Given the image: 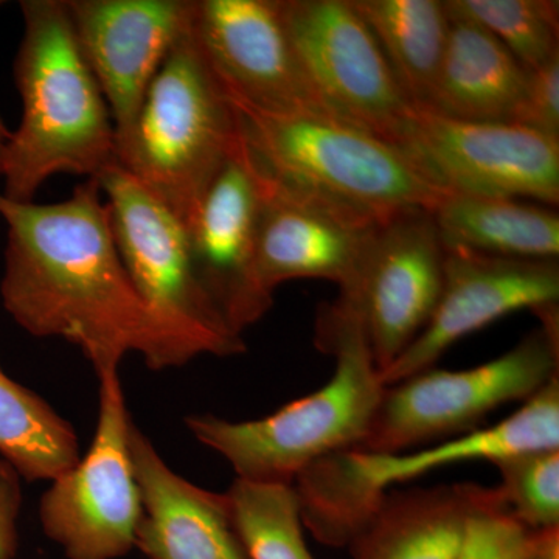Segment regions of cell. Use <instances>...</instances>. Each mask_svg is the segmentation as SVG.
<instances>
[{
  "label": "cell",
  "mask_w": 559,
  "mask_h": 559,
  "mask_svg": "<svg viewBox=\"0 0 559 559\" xmlns=\"http://www.w3.org/2000/svg\"><path fill=\"white\" fill-rule=\"evenodd\" d=\"M495 492L455 484L385 495L349 543L353 559H457L471 516Z\"/></svg>",
  "instance_id": "cell-19"
},
{
  "label": "cell",
  "mask_w": 559,
  "mask_h": 559,
  "mask_svg": "<svg viewBox=\"0 0 559 559\" xmlns=\"http://www.w3.org/2000/svg\"><path fill=\"white\" fill-rule=\"evenodd\" d=\"M238 142L237 114L190 28L151 81L117 164L186 224Z\"/></svg>",
  "instance_id": "cell-5"
},
{
  "label": "cell",
  "mask_w": 559,
  "mask_h": 559,
  "mask_svg": "<svg viewBox=\"0 0 559 559\" xmlns=\"http://www.w3.org/2000/svg\"><path fill=\"white\" fill-rule=\"evenodd\" d=\"M130 452L142 506L135 549L148 559H248L226 492L175 473L134 423Z\"/></svg>",
  "instance_id": "cell-18"
},
{
  "label": "cell",
  "mask_w": 559,
  "mask_h": 559,
  "mask_svg": "<svg viewBox=\"0 0 559 559\" xmlns=\"http://www.w3.org/2000/svg\"><path fill=\"white\" fill-rule=\"evenodd\" d=\"M392 145L444 191L558 205L559 139L522 124L414 108Z\"/></svg>",
  "instance_id": "cell-10"
},
{
  "label": "cell",
  "mask_w": 559,
  "mask_h": 559,
  "mask_svg": "<svg viewBox=\"0 0 559 559\" xmlns=\"http://www.w3.org/2000/svg\"><path fill=\"white\" fill-rule=\"evenodd\" d=\"M539 450H559L558 374L521 409L491 428L471 430L400 454L336 452L305 469L293 487L304 527L325 546L348 547L392 485L455 463H496Z\"/></svg>",
  "instance_id": "cell-6"
},
{
  "label": "cell",
  "mask_w": 559,
  "mask_h": 559,
  "mask_svg": "<svg viewBox=\"0 0 559 559\" xmlns=\"http://www.w3.org/2000/svg\"><path fill=\"white\" fill-rule=\"evenodd\" d=\"M227 98L250 157L278 182L380 223L432 212L448 193L399 146L330 114L271 112Z\"/></svg>",
  "instance_id": "cell-4"
},
{
  "label": "cell",
  "mask_w": 559,
  "mask_h": 559,
  "mask_svg": "<svg viewBox=\"0 0 559 559\" xmlns=\"http://www.w3.org/2000/svg\"><path fill=\"white\" fill-rule=\"evenodd\" d=\"M557 260H520L444 249L443 286L417 340L380 373L384 388L432 369L460 340L503 316L558 305Z\"/></svg>",
  "instance_id": "cell-13"
},
{
  "label": "cell",
  "mask_w": 559,
  "mask_h": 559,
  "mask_svg": "<svg viewBox=\"0 0 559 559\" xmlns=\"http://www.w3.org/2000/svg\"><path fill=\"white\" fill-rule=\"evenodd\" d=\"M430 213L444 249L503 259H558L559 216L554 210L514 198L448 191Z\"/></svg>",
  "instance_id": "cell-21"
},
{
  "label": "cell",
  "mask_w": 559,
  "mask_h": 559,
  "mask_svg": "<svg viewBox=\"0 0 559 559\" xmlns=\"http://www.w3.org/2000/svg\"><path fill=\"white\" fill-rule=\"evenodd\" d=\"M226 495L248 559H314L293 485L237 479Z\"/></svg>",
  "instance_id": "cell-24"
},
{
  "label": "cell",
  "mask_w": 559,
  "mask_h": 559,
  "mask_svg": "<svg viewBox=\"0 0 559 559\" xmlns=\"http://www.w3.org/2000/svg\"><path fill=\"white\" fill-rule=\"evenodd\" d=\"M261 176L240 142L210 183L186 226L194 266L235 333L259 322L274 301L255 280Z\"/></svg>",
  "instance_id": "cell-16"
},
{
  "label": "cell",
  "mask_w": 559,
  "mask_h": 559,
  "mask_svg": "<svg viewBox=\"0 0 559 559\" xmlns=\"http://www.w3.org/2000/svg\"><path fill=\"white\" fill-rule=\"evenodd\" d=\"M415 108L428 103L450 36L440 0H352Z\"/></svg>",
  "instance_id": "cell-22"
},
{
  "label": "cell",
  "mask_w": 559,
  "mask_h": 559,
  "mask_svg": "<svg viewBox=\"0 0 559 559\" xmlns=\"http://www.w3.org/2000/svg\"><path fill=\"white\" fill-rule=\"evenodd\" d=\"M543 329L499 358L465 370L432 369L389 385L355 450L400 454L476 430L503 404L527 401L558 374V305Z\"/></svg>",
  "instance_id": "cell-8"
},
{
  "label": "cell",
  "mask_w": 559,
  "mask_h": 559,
  "mask_svg": "<svg viewBox=\"0 0 559 559\" xmlns=\"http://www.w3.org/2000/svg\"><path fill=\"white\" fill-rule=\"evenodd\" d=\"M290 44L330 116L393 143L415 108L352 0H278Z\"/></svg>",
  "instance_id": "cell-11"
},
{
  "label": "cell",
  "mask_w": 559,
  "mask_h": 559,
  "mask_svg": "<svg viewBox=\"0 0 559 559\" xmlns=\"http://www.w3.org/2000/svg\"><path fill=\"white\" fill-rule=\"evenodd\" d=\"M0 218L7 224L0 300L22 330L75 345L97 374L119 370L130 353L151 370L186 366L124 270L97 179L53 204L0 193Z\"/></svg>",
  "instance_id": "cell-1"
},
{
  "label": "cell",
  "mask_w": 559,
  "mask_h": 559,
  "mask_svg": "<svg viewBox=\"0 0 559 559\" xmlns=\"http://www.w3.org/2000/svg\"><path fill=\"white\" fill-rule=\"evenodd\" d=\"M97 180L124 270L183 360L245 353L198 274L186 226L120 165Z\"/></svg>",
  "instance_id": "cell-7"
},
{
  "label": "cell",
  "mask_w": 559,
  "mask_h": 559,
  "mask_svg": "<svg viewBox=\"0 0 559 559\" xmlns=\"http://www.w3.org/2000/svg\"><path fill=\"white\" fill-rule=\"evenodd\" d=\"M444 277V248L428 210L382 221L340 297L359 316L382 373L428 325Z\"/></svg>",
  "instance_id": "cell-12"
},
{
  "label": "cell",
  "mask_w": 559,
  "mask_h": 559,
  "mask_svg": "<svg viewBox=\"0 0 559 559\" xmlns=\"http://www.w3.org/2000/svg\"><path fill=\"white\" fill-rule=\"evenodd\" d=\"M511 123L559 139V53L527 70L524 91Z\"/></svg>",
  "instance_id": "cell-28"
},
{
  "label": "cell",
  "mask_w": 559,
  "mask_h": 559,
  "mask_svg": "<svg viewBox=\"0 0 559 559\" xmlns=\"http://www.w3.org/2000/svg\"><path fill=\"white\" fill-rule=\"evenodd\" d=\"M500 498L528 530L559 527V450L521 452L492 463Z\"/></svg>",
  "instance_id": "cell-26"
},
{
  "label": "cell",
  "mask_w": 559,
  "mask_h": 559,
  "mask_svg": "<svg viewBox=\"0 0 559 559\" xmlns=\"http://www.w3.org/2000/svg\"><path fill=\"white\" fill-rule=\"evenodd\" d=\"M84 60L108 103L117 151L151 81L193 24L194 0H66Z\"/></svg>",
  "instance_id": "cell-14"
},
{
  "label": "cell",
  "mask_w": 559,
  "mask_h": 559,
  "mask_svg": "<svg viewBox=\"0 0 559 559\" xmlns=\"http://www.w3.org/2000/svg\"><path fill=\"white\" fill-rule=\"evenodd\" d=\"M11 139V131L7 127L5 121L0 117V176H2L3 160H5L7 148Z\"/></svg>",
  "instance_id": "cell-31"
},
{
  "label": "cell",
  "mask_w": 559,
  "mask_h": 559,
  "mask_svg": "<svg viewBox=\"0 0 559 559\" xmlns=\"http://www.w3.org/2000/svg\"><path fill=\"white\" fill-rule=\"evenodd\" d=\"M0 459L22 480H57L80 462V439L68 419L0 366Z\"/></svg>",
  "instance_id": "cell-23"
},
{
  "label": "cell",
  "mask_w": 559,
  "mask_h": 559,
  "mask_svg": "<svg viewBox=\"0 0 559 559\" xmlns=\"http://www.w3.org/2000/svg\"><path fill=\"white\" fill-rule=\"evenodd\" d=\"M22 479L0 459V559H13L20 547Z\"/></svg>",
  "instance_id": "cell-29"
},
{
  "label": "cell",
  "mask_w": 559,
  "mask_h": 559,
  "mask_svg": "<svg viewBox=\"0 0 559 559\" xmlns=\"http://www.w3.org/2000/svg\"><path fill=\"white\" fill-rule=\"evenodd\" d=\"M259 171L255 280L260 293L274 301V290L297 278L329 280L340 290L347 288L380 221Z\"/></svg>",
  "instance_id": "cell-17"
},
{
  "label": "cell",
  "mask_w": 559,
  "mask_h": 559,
  "mask_svg": "<svg viewBox=\"0 0 559 559\" xmlns=\"http://www.w3.org/2000/svg\"><path fill=\"white\" fill-rule=\"evenodd\" d=\"M452 16L491 33L525 70L559 53V3L551 0H447Z\"/></svg>",
  "instance_id": "cell-25"
},
{
  "label": "cell",
  "mask_w": 559,
  "mask_h": 559,
  "mask_svg": "<svg viewBox=\"0 0 559 559\" xmlns=\"http://www.w3.org/2000/svg\"><path fill=\"white\" fill-rule=\"evenodd\" d=\"M530 532L507 509L496 489L492 499L471 516L457 559H521Z\"/></svg>",
  "instance_id": "cell-27"
},
{
  "label": "cell",
  "mask_w": 559,
  "mask_h": 559,
  "mask_svg": "<svg viewBox=\"0 0 559 559\" xmlns=\"http://www.w3.org/2000/svg\"><path fill=\"white\" fill-rule=\"evenodd\" d=\"M521 559H559V527L532 530Z\"/></svg>",
  "instance_id": "cell-30"
},
{
  "label": "cell",
  "mask_w": 559,
  "mask_h": 559,
  "mask_svg": "<svg viewBox=\"0 0 559 559\" xmlns=\"http://www.w3.org/2000/svg\"><path fill=\"white\" fill-rule=\"evenodd\" d=\"M450 16L443 61L421 109L459 120L510 121L527 70L480 25Z\"/></svg>",
  "instance_id": "cell-20"
},
{
  "label": "cell",
  "mask_w": 559,
  "mask_h": 559,
  "mask_svg": "<svg viewBox=\"0 0 559 559\" xmlns=\"http://www.w3.org/2000/svg\"><path fill=\"white\" fill-rule=\"evenodd\" d=\"M316 345L336 359L323 388L267 417L229 421L190 415L187 428L237 473V479L293 485L319 460L355 450L366 437L382 393L359 316L337 297L319 312Z\"/></svg>",
  "instance_id": "cell-3"
},
{
  "label": "cell",
  "mask_w": 559,
  "mask_h": 559,
  "mask_svg": "<svg viewBox=\"0 0 559 559\" xmlns=\"http://www.w3.org/2000/svg\"><path fill=\"white\" fill-rule=\"evenodd\" d=\"M91 450L39 500V522L68 559H120L135 549L142 506L130 452L132 419L119 370L103 371Z\"/></svg>",
  "instance_id": "cell-9"
},
{
  "label": "cell",
  "mask_w": 559,
  "mask_h": 559,
  "mask_svg": "<svg viewBox=\"0 0 559 559\" xmlns=\"http://www.w3.org/2000/svg\"><path fill=\"white\" fill-rule=\"evenodd\" d=\"M24 36L14 58L22 119L11 131L3 190L32 202L55 175L97 179L117 164L116 131L105 95L84 60L66 0H22Z\"/></svg>",
  "instance_id": "cell-2"
},
{
  "label": "cell",
  "mask_w": 559,
  "mask_h": 559,
  "mask_svg": "<svg viewBox=\"0 0 559 559\" xmlns=\"http://www.w3.org/2000/svg\"><path fill=\"white\" fill-rule=\"evenodd\" d=\"M194 39L224 91L271 112H326L290 44L278 0H194Z\"/></svg>",
  "instance_id": "cell-15"
}]
</instances>
